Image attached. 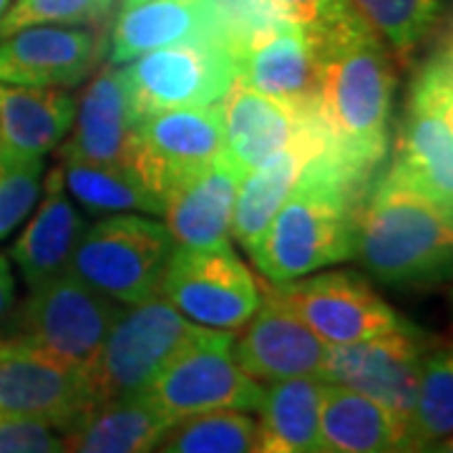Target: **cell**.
Listing matches in <instances>:
<instances>
[{"instance_id": "cell-1", "label": "cell", "mask_w": 453, "mask_h": 453, "mask_svg": "<svg viewBox=\"0 0 453 453\" xmlns=\"http://www.w3.org/2000/svg\"><path fill=\"white\" fill-rule=\"evenodd\" d=\"M315 56L312 119L325 154L365 187L388 151L395 65L386 43L356 8L318 31H305Z\"/></svg>"}, {"instance_id": "cell-2", "label": "cell", "mask_w": 453, "mask_h": 453, "mask_svg": "<svg viewBox=\"0 0 453 453\" xmlns=\"http://www.w3.org/2000/svg\"><path fill=\"white\" fill-rule=\"evenodd\" d=\"M356 255L383 285L426 288L451 275L453 207L390 162L356 219Z\"/></svg>"}, {"instance_id": "cell-3", "label": "cell", "mask_w": 453, "mask_h": 453, "mask_svg": "<svg viewBox=\"0 0 453 453\" xmlns=\"http://www.w3.org/2000/svg\"><path fill=\"white\" fill-rule=\"evenodd\" d=\"M363 196L365 187L345 177L325 151L315 154L247 255L273 285L353 259Z\"/></svg>"}, {"instance_id": "cell-4", "label": "cell", "mask_w": 453, "mask_h": 453, "mask_svg": "<svg viewBox=\"0 0 453 453\" xmlns=\"http://www.w3.org/2000/svg\"><path fill=\"white\" fill-rule=\"evenodd\" d=\"M121 308L124 305L65 270L31 288L0 338L88 371Z\"/></svg>"}, {"instance_id": "cell-5", "label": "cell", "mask_w": 453, "mask_h": 453, "mask_svg": "<svg viewBox=\"0 0 453 453\" xmlns=\"http://www.w3.org/2000/svg\"><path fill=\"white\" fill-rule=\"evenodd\" d=\"M196 330L199 325L187 320L159 292L119 310L88 365L94 403L144 393L164 365L195 338Z\"/></svg>"}, {"instance_id": "cell-6", "label": "cell", "mask_w": 453, "mask_h": 453, "mask_svg": "<svg viewBox=\"0 0 453 453\" xmlns=\"http://www.w3.org/2000/svg\"><path fill=\"white\" fill-rule=\"evenodd\" d=\"M232 340L234 333L199 325L142 395L172 423L219 411H257L265 386L234 363Z\"/></svg>"}, {"instance_id": "cell-7", "label": "cell", "mask_w": 453, "mask_h": 453, "mask_svg": "<svg viewBox=\"0 0 453 453\" xmlns=\"http://www.w3.org/2000/svg\"><path fill=\"white\" fill-rule=\"evenodd\" d=\"M166 225L151 214H109L83 229L68 270L119 305H134L159 292L174 252Z\"/></svg>"}, {"instance_id": "cell-8", "label": "cell", "mask_w": 453, "mask_h": 453, "mask_svg": "<svg viewBox=\"0 0 453 453\" xmlns=\"http://www.w3.org/2000/svg\"><path fill=\"white\" fill-rule=\"evenodd\" d=\"M134 121L172 109L219 104L237 79L232 38H195L119 65Z\"/></svg>"}, {"instance_id": "cell-9", "label": "cell", "mask_w": 453, "mask_h": 453, "mask_svg": "<svg viewBox=\"0 0 453 453\" xmlns=\"http://www.w3.org/2000/svg\"><path fill=\"white\" fill-rule=\"evenodd\" d=\"M393 164L421 189L453 207V56L438 43L408 86Z\"/></svg>"}, {"instance_id": "cell-10", "label": "cell", "mask_w": 453, "mask_h": 453, "mask_svg": "<svg viewBox=\"0 0 453 453\" xmlns=\"http://www.w3.org/2000/svg\"><path fill=\"white\" fill-rule=\"evenodd\" d=\"M159 295L196 325L234 333L259 308L257 277L232 242L217 247H174L164 267Z\"/></svg>"}, {"instance_id": "cell-11", "label": "cell", "mask_w": 453, "mask_h": 453, "mask_svg": "<svg viewBox=\"0 0 453 453\" xmlns=\"http://www.w3.org/2000/svg\"><path fill=\"white\" fill-rule=\"evenodd\" d=\"M222 149L219 104L172 109L134 121L124 169L164 204L181 179L207 166Z\"/></svg>"}, {"instance_id": "cell-12", "label": "cell", "mask_w": 453, "mask_h": 453, "mask_svg": "<svg viewBox=\"0 0 453 453\" xmlns=\"http://www.w3.org/2000/svg\"><path fill=\"white\" fill-rule=\"evenodd\" d=\"M275 288L327 348L363 342L408 325L365 277L350 270H318V275Z\"/></svg>"}, {"instance_id": "cell-13", "label": "cell", "mask_w": 453, "mask_h": 453, "mask_svg": "<svg viewBox=\"0 0 453 453\" xmlns=\"http://www.w3.org/2000/svg\"><path fill=\"white\" fill-rule=\"evenodd\" d=\"M88 371L0 338V413L68 431L94 408Z\"/></svg>"}, {"instance_id": "cell-14", "label": "cell", "mask_w": 453, "mask_h": 453, "mask_svg": "<svg viewBox=\"0 0 453 453\" xmlns=\"http://www.w3.org/2000/svg\"><path fill=\"white\" fill-rule=\"evenodd\" d=\"M428 342L431 338L418 327L405 325L378 338L327 348L320 380L368 395L403 423L405 431Z\"/></svg>"}, {"instance_id": "cell-15", "label": "cell", "mask_w": 453, "mask_h": 453, "mask_svg": "<svg viewBox=\"0 0 453 453\" xmlns=\"http://www.w3.org/2000/svg\"><path fill=\"white\" fill-rule=\"evenodd\" d=\"M232 357L250 378L277 383L290 378H320L327 345L303 323L277 288H265L255 315L232 340Z\"/></svg>"}, {"instance_id": "cell-16", "label": "cell", "mask_w": 453, "mask_h": 453, "mask_svg": "<svg viewBox=\"0 0 453 453\" xmlns=\"http://www.w3.org/2000/svg\"><path fill=\"white\" fill-rule=\"evenodd\" d=\"M94 28L31 26L0 38V81L73 88L94 73L101 56Z\"/></svg>"}, {"instance_id": "cell-17", "label": "cell", "mask_w": 453, "mask_h": 453, "mask_svg": "<svg viewBox=\"0 0 453 453\" xmlns=\"http://www.w3.org/2000/svg\"><path fill=\"white\" fill-rule=\"evenodd\" d=\"M219 111L225 127L222 151L242 174L290 146L312 121L310 104L267 96L240 79L226 88Z\"/></svg>"}, {"instance_id": "cell-18", "label": "cell", "mask_w": 453, "mask_h": 453, "mask_svg": "<svg viewBox=\"0 0 453 453\" xmlns=\"http://www.w3.org/2000/svg\"><path fill=\"white\" fill-rule=\"evenodd\" d=\"M237 79L262 94L310 104L315 91V56L308 33L282 18L257 23L237 41Z\"/></svg>"}, {"instance_id": "cell-19", "label": "cell", "mask_w": 453, "mask_h": 453, "mask_svg": "<svg viewBox=\"0 0 453 453\" xmlns=\"http://www.w3.org/2000/svg\"><path fill=\"white\" fill-rule=\"evenodd\" d=\"M242 177V172L222 151L164 196V225L177 247L232 242L229 225Z\"/></svg>"}, {"instance_id": "cell-20", "label": "cell", "mask_w": 453, "mask_h": 453, "mask_svg": "<svg viewBox=\"0 0 453 453\" xmlns=\"http://www.w3.org/2000/svg\"><path fill=\"white\" fill-rule=\"evenodd\" d=\"M195 38H232L222 0H144L121 8L116 18L111 64H129L142 53Z\"/></svg>"}, {"instance_id": "cell-21", "label": "cell", "mask_w": 453, "mask_h": 453, "mask_svg": "<svg viewBox=\"0 0 453 453\" xmlns=\"http://www.w3.org/2000/svg\"><path fill=\"white\" fill-rule=\"evenodd\" d=\"M131 129L134 116L121 71L113 64L101 65L76 101L71 136L56 146L58 159L124 166Z\"/></svg>"}, {"instance_id": "cell-22", "label": "cell", "mask_w": 453, "mask_h": 453, "mask_svg": "<svg viewBox=\"0 0 453 453\" xmlns=\"http://www.w3.org/2000/svg\"><path fill=\"white\" fill-rule=\"evenodd\" d=\"M41 192V204L33 207V217L8 252L28 290L68 270L86 229L81 211L65 189L58 164L46 174Z\"/></svg>"}, {"instance_id": "cell-23", "label": "cell", "mask_w": 453, "mask_h": 453, "mask_svg": "<svg viewBox=\"0 0 453 453\" xmlns=\"http://www.w3.org/2000/svg\"><path fill=\"white\" fill-rule=\"evenodd\" d=\"M320 151H325V139L312 119L308 129L290 146H285L275 157L247 172L234 196L229 237L250 252L265 234L267 225L273 222L275 211L288 199L303 169Z\"/></svg>"}, {"instance_id": "cell-24", "label": "cell", "mask_w": 453, "mask_h": 453, "mask_svg": "<svg viewBox=\"0 0 453 453\" xmlns=\"http://www.w3.org/2000/svg\"><path fill=\"white\" fill-rule=\"evenodd\" d=\"M73 116L76 98L68 88L0 81V154L46 159L68 136Z\"/></svg>"}, {"instance_id": "cell-25", "label": "cell", "mask_w": 453, "mask_h": 453, "mask_svg": "<svg viewBox=\"0 0 453 453\" xmlns=\"http://www.w3.org/2000/svg\"><path fill=\"white\" fill-rule=\"evenodd\" d=\"M403 423L368 395L325 383L315 453H398Z\"/></svg>"}, {"instance_id": "cell-26", "label": "cell", "mask_w": 453, "mask_h": 453, "mask_svg": "<svg viewBox=\"0 0 453 453\" xmlns=\"http://www.w3.org/2000/svg\"><path fill=\"white\" fill-rule=\"evenodd\" d=\"M174 423L144 395L94 405L64 431V453H154Z\"/></svg>"}, {"instance_id": "cell-27", "label": "cell", "mask_w": 453, "mask_h": 453, "mask_svg": "<svg viewBox=\"0 0 453 453\" xmlns=\"http://www.w3.org/2000/svg\"><path fill=\"white\" fill-rule=\"evenodd\" d=\"M323 380L290 378L265 388L250 453H315Z\"/></svg>"}, {"instance_id": "cell-28", "label": "cell", "mask_w": 453, "mask_h": 453, "mask_svg": "<svg viewBox=\"0 0 453 453\" xmlns=\"http://www.w3.org/2000/svg\"><path fill=\"white\" fill-rule=\"evenodd\" d=\"M453 431V356L451 345L443 340H431L423 356L418 386L411 416L405 421L403 443L398 453H408L451 438Z\"/></svg>"}, {"instance_id": "cell-29", "label": "cell", "mask_w": 453, "mask_h": 453, "mask_svg": "<svg viewBox=\"0 0 453 453\" xmlns=\"http://www.w3.org/2000/svg\"><path fill=\"white\" fill-rule=\"evenodd\" d=\"M64 184L73 202L91 214H119V211H142L162 214L164 204L131 177L124 166H101V164L58 159Z\"/></svg>"}, {"instance_id": "cell-30", "label": "cell", "mask_w": 453, "mask_h": 453, "mask_svg": "<svg viewBox=\"0 0 453 453\" xmlns=\"http://www.w3.org/2000/svg\"><path fill=\"white\" fill-rule=\"evenodd\" d=\"M398 61H411L441 31L449 0H350Z\"/></svg>"}, {"instance_id": "cell-31", "label": "cell", "mask_w": 453, "mask_h": 453, "mask_svg": "<svg viewBox=\"0 0 453 453\" xmlns=\"http://www.w3.org/2000/svg\"><path fill=\"white\" fill-rule=\"evenodd\" d=\"M255 421L242 411L204 413L172 426L154 453H250Z\"/></svg>"}, {"instance_id": "cell-32", "label": "cell", "mask_w": 453, "mask_h": 453, "mask_svg": "<svg viewBox=\"0 0 453 453\" xmlns=\"http://www.w3.org/2000/svg\"><path fill=\"white\" fill-rule=\"evenodd\" d=\"M113 0H16L0 18V38L31 26H83L109 13Z\"/></svg>"}, {"instance_id": "cell-33", "label": "cell", "mask_w": 453, "mask_h": 453, "mask_svg": "<svg viewBox=\"0 0 453 453\" xmlns=\"http://www.w3.org/2000/svg\"><path fill=\"white\" fill-rule=\"evenodd\" d=\"M43 159H16L0 154V240L33 211L43 187Z\"/></svg>"}, {"instance_id": "cell-34", "label": "cell", "mask_w": 453, "mask_h": 453, "mask_svg": "<svg viewBox=\"0 0 453 453\" xmlns=\"http://www.w3.org/2000/svg\"><path fill=\"white\" fill-rule=\"evenodd\" d=\"M0 453H64V441L46 423L0 413Z\"/></svg>"}, {"instance_id": "cell-35", "label": "cell", "mask_w": 453, "mask_h": 453, "mask_svg": "<svg viewBox=\"0 0 453 453\" xmlns=\"http://www.w3.org/2000/svg\"><path fill=\"white\" fill-rule=\"evenodd\" d=\"M270 16L300 26L303 31H318L327 23L350 13V0H259Z\"/></svg>"}, {"instance_id": "cell-36", "label": "cell", "mask_w": 453, "mask_h": 453, "mask_svg": "<svg viewBox=\"0 0 453 453\" xmlns=\"http://www.w3.org/2000/svg\"><path fill=\"white\" fill-rule=\"evenodd\" d=\"M16 310V275L11 257L0 252V333Z\"/></svg>"}, {"instance_id": "cell-37", "label": "cell", "mask_w": 453, "mask_h": 453, "mask_svg": "<svg viewBox=\"0 0 453 453\" xmlns=\"http://www.w3.org/2000/svg\"><path fill=\"white\" fill-rule=\"evenodd\" d=\"M408 453H453L451 438H441V441H434V443H426L421 449H413Z\"/></svg>"}, {"instance_id": "cell-38", "label": "cell", "mask_w": 453, "mask_h": 453, "mask_svg": "<svg viewBox=\"0 0 453 453\" xmlns=\"http://www.w3.org/2000/svg\"><path fill=\"white\" fill-rule=\"evenodd\" d=\"M139 3H144V0H121V8H131V5H139Z\"/></svg>"}, {"instance_id": "cell-39", "label": "cell", "mask_w": 453, "mask_h": 453, "mask_svg": "<svg viewBox=\"0 0 453 453\" xmlns=\"http://www.w3.org/2000/svg\"><path fill=\"white\" fill-rule=\"evenodd\" d=\"M8 5H11V0H0V18H3V13L8 11Z\"/></svg>"}]
</instances>
